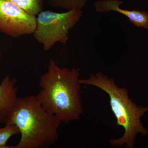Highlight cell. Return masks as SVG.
Returning a JSON list of instances; mask_svg holds the SVG:
<instances>
[{
	"mask_svg": "<svg viewBox=\"0 0 148 148\" xmlns=\"http://www.w3.org/2000/svg\"><path fill=\"white\" fill-rule=\"evenodd\" d=\"M36 17L14 3L0 0V32L12 38L34 34Z\"/></svg>",
	"mask_w": 148,
	"mask_h": 148,
	"instance_id": "cell-5",
	"label": "cell"
},
{
	"mask_svg": "<svg viewBox=\"0 0 148 148\" xmlns=\"http://www.w3.org/2000/svg\"><path fill=\"white\" fill-rule=\"evenodd\" d=\"M61 123L30 95L18 98L5 123L15 125L20 131L21 139L13 148H47L58 140Z\"/></svg>",
	"mask_w": 148,
	"mask_h": 148,
	"instance_id": "cell-3",
	"label": "cell"
},
{
	"mask_svg": "<svg viewBox=\"0 0 148 148\" xmlns=\"http://www.w3.org/2000/svg\"><path fill=\"white\" fill-rule=\"evenodd\" d=\"M1 56V53H0V56Z\"/></svg>",
	"mask_w": 148,
	"mask_h": 148,
	"instance_id": "cell-12",
	"label": "cell"
},
{
	"mask_svg": "<svg viewBox=\"0 0 148 148\" xmlns=\"http://www.w3.org/2000/svg\"><path fill=\"white\" fill-rule=\"evenodd\" d=\"M5 125V127L0 128V148H13V146H7V142L12 136L19 134L20 131L15 125Z\"/></svg>",
	"mask_w": 148,
	"mask_h": 148,
	"instance_id": "cell-10",
	"label": "cell"
},
{
	"mask_svg": "<svg viewBox=\"0 0 148 148\" xmlns=\"http://www.w3.org/2000/svg\"><path fill=\"white\" fill-rule=\"evenodd\" d=\"M15 78L5 77L0 85V122L5 123L15 106L17 99L18 87Z\"/></svg>",
	"mask_w": 148,
	"mask_h": 148,
	"instance_id": "cell-7",
	"label": "cell"
},
{
	"mask_svg": "<svg viewBox=\"0 0 148 148\" xmlns=\"http://www.w3.org/2000/svg\"><path fill=\"white\" fill-rule=\"evenodd\" d=\"M38 15L36 27L33 34L47 51L56 43H66L69 31L79 21L82 11L75 9L64 13L45 11L40 12Z\"/></svg>",
	"mask_w": 148,
	"mask_h": 148,
	"instance_id": "cell-4",
	"label": "cell"
},
{
	"mask_svg": "<svg viewBox=\"0 0 148 148\" xmlns=\"http://www.w3.org/2000/svg\"><path fill=\"white\" fill-rule=\"evenodd\" d=\"M80 84L92 86L106 92L110 98L111 110L116 119V125L123 127L124 133L109 143L116 147H134L138 134L148 136V129L143 125L141 118L148 112V106H138L130 98L127 89L120 87L114 78H109L102 72L90 74L86 79H79Z\"/></svg>",
	"mask_w": 148,
	"mask_h": 148,
	"instance_id": "cell-2",
	"label": "cell"
},
{
	"mask_svg": "<svg viewBox=\"0 0 148 148\" xmlns=\"http://www.w3.org/2000/svg\"><path fill=\"white\" fill-rule=\"evenodd\" d=\"M16 4L31 15H38L43 8L45 0H7Z\"/></svg>",
	"mask_w": 148,
	"mask_h": 148,
	"instance_id": "cell-8",
	"label": "cell"
},
{
	"mask_svg": "<svg viewBox=\"0 0 148 148\" xmlns=\"http://www.w3.org/2000/svg\"><path fill=\"white\" fill-rule=\"evenodd\" d=\"M79 76L78 70L60 68L53 59L49 61L47 72L41 76V90L36 98L61 123L77 121L83 114Z\"/></svg>",
	"mask_w": 148,
	"mask_h": 148,
	"instance_id": "cell-1",
	"label": "cell"
},
{
	"mask_svg": "<svg viewBox=\"0 0 148 148\" xmlns=\"http://www.w3.org/2000/svg\"><path fill=\"white\" fill-rule=\"evenodd\" d=\"M123 2L116 1H96L94 3L95 9L98 12H108L113 11L122 14L129 18L134 26L139 28L148 29V12L138 10H128L122 9L119 6Z\"/></svg>",
	"mask_w": 148,
	"mask_h": 148,
	"instance_id": "cell-6",
	"label": "cell"
},
{
	"mask_svg": "<svg viewBox=\"0 0 148 148\" xmlns=\"http://www.w3.org/2000/svg\"><path fill=\"white\" fill-rule=\"evenodd\" d=\"M100 1H116V0H100Z\"/></svg>",
	"mask_w": 148,
	"mask_h": 148,
	"instance_id": "cell-11",
	"label": "cell"
},
{
	"mask_svg": "<svg viewBox=\"0 0 148 148\" xmlns=\"http://www.w3.org/2000/svg\"><path fill=\"white\" fill-rule=\"evenodd\" d=\"M52 6L69 11L82 10L86 4L88 0H46Z\"/></svg>",
	"mask_w": 148,
	"mask_h": 148,
	"instance_id": "cell-9",
	"label": "cell"
}]
</instances>
